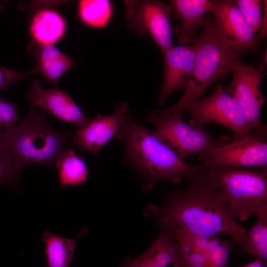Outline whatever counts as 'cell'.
Returning a JSON list of instances; mask_svg holds the SVG:
<instances>
[{
    "instance_id": "cell-1",
    "label": "cell",
    "mask_w": 267,
    "mask_h": 267,
    "mask_svg": "<svg viewBox=\"0 0 267 267\" xmlns=\"http://www.w3.org/2000/svg\"><path fill=\"white\" fill-rule=\"evenodd\" d=\"M190 182L185 189L167 193L162 205L149 206L145 216L156 217L160 226L205 236L226 235L234 244L241 245L247 229L232 217L225 196L208 168Z\"/></svg>"
},
{
    "instance_id": "cell-2",
    "label": "cell",
    "mask_w": 267,
    "mask_h": 267,
    "mask_svg": "<svg viewBox=\"0 0 267 267\" xmlns=\"http://www.w3.org/2000/svg\"><path fill=\"white\" fill-rule=\"evenodd\" d=\"M116 138L124 140L127 159L143 177L145 191L161 181L179 183L185 178L190 181L207 170L203 165L180 160L153 132L138 124L129 111Z\"/></svg>"
},
{
    "instance_id": "cell-3",
    "label": "cell",
    "mask_w": 267,
    "mask_h": 267,
    "mask_svg": "<svg viewBox=\"0 0 267 267\" xmlns=\"http://www.w3.org/2000/svg\"><path fill=\"white\" fill-rule=\"evenodd\" d=\"M2 134L14 164L21 171L28 165L55 166L72 132L54 130L47 123L45 113L30 110L20 124Z\"/></svg>"
},
{
    "instance_id": "cell-4",
    "label": "cell",
    "mask_w": 267,
    "mask_h": 267,
    "mask_svg": "<svg viewBox=\"0 0 267 267\" xmlns=\"http://www.w3.org/2000/svg\"><path fill=\"white\" fill-rule=\"evenodd\" d=\"M205 30L199 37L200 46L185 91L175 104L167 108L171 113L182 116L190 106L199 100L216 80L227 75L239 53L228 47L220 38L214 21L205 16Z\"/></svg>"
},
{
    "instance_id": "cell-5",
    "label": "cell",
    "mask_w": 267,
    "mask_h": 267,
    "mask_svg": "<svg viewBox=\"0 0 267 267\" xmlns=\"http://www.w3.org/2000/svg\"><path fill=\"white\" fill-rule=\"evenodd\" d=\"M227 201L232 217L246 221L252 214L267 216V169L256 171L241 168L207 167Z\"/></svg>"
},
{
    "instance_id": "cell-6",
    "label": "cell",
    "mask_w": 267,
    "mask_h": 267,
    "mask_svg": "<svg viewBox=\"0 0 267 267\" xmlns=\"http://www.w3.org/2000/svg\"><path fill=\"white\" fill-rule=\"evenodd\" d=\"M145 119L156 127L154 134L182 161L193 154H202L220 143L203 127L186 124L181 116L167 108L153 111Z\"/></svg>"
},
{
    "instance_id": "cell-7",
    "label": "cell",
    "mask_w": 267,
    "mask_h": 267,
    "mask_svg": "<svg viewBox=\"0 0 267 267\" xmlns=\"http://www.w3.org/2000/svg\"><path fill=\"white\" fill-rule=\"evenodd\" d=\"M189 124L202 128L205 124H217L230 130L234 139L252 137V130L234 98L221 84H217L210 95L191 104Z\"/></svg>"
},
{
    "instance_id": "cell-8",
    "label": "cell",
    "mask_w": 267,
    "mask_h": 267,
    "mask_svg": "<svg viewBox=\"0 0 267 267\" xmlns=\"http://www.w3.org/2000/svg\"><path fill=\"white\" fill-rule=\"evenodd\" d=\"M231 71L233 77L225 90L235 99L252 131L253 138L264 141L267 127L262 124L261 110L265 102L261 91V71L253 65L244 64L238 59L233 61Z\"/></svg>"
},
{
    "instance_id": "cell-9",
    "label": "cell",
    "mask_w": 267,
    "mask_h": 267,
    "mask_svg": "<svg viewBox=\"0 0 267 267\" xmlns=\"http://www.w3.org/2000/svg\"><path fill=\"white\" fill-rule=\"evenodd\" d=\"M128 27L142 36L149 33L162 52L173 45L171 26L172 5L158 0L124 1Z\"/></svg>"
},
{
    "instance_id": "cell-10",
    "label": "cell",
    "mask_w": 267,
    "mask_h": 267,
    "mask_svg": "<svg viewBox=\"0 0 267 267\" xmlns=\"http://www.w3.org/2000/svg\"><path fill=\"white\" fill-rule=\"evenodd\" d=\"M199 160L207 167L226 166L267 168V144L252 137L220 143L199 154Z\"/></svg>"
},
{
    "instance_id": "cell-11",
    "label": "cell",
    "mask_w": 267,
    "mask_h": 267,
    "mask_svg": "<svg viewBox=\"0 0 267 267\" xmlns=\"http://www.w3.org/2000/svg\"><path fill=\"white\" fill-rule=\"evenodd\" d=\"M211 1V9L219 35L223 42L239 53L256 47V33L246 21L234 1Z\"/></svg>"
},
{
    "instance_id": "cell-12",
    "label": "cell",
    "mask_w": 267,
    "mask_h": 267,
    "mask_svg": "<svg viewBox=\"0 0 267 267\" xmlns=\"http://www.w3.org/2000/svg\"><path fill=\"white\" fill-rule=\"evenodd\" d=\"M27 95L31 108H41L79 128L89 119L66 92L58 88L44 89L38 80H33Z\"/></svg>"
},
{
    "instance_id": "cell-13",
    "label": "cell",
    "mask_w": 267,
    "mask_h": 267,
    "mask_svg": "<svg viewBox=\"0 0 267 267\" xmlns=\"http://www.w3.org/2000/svg\"><path fill=\"white\" fill-rule=\"evenodd\" d=\"M199 39L192 45L175 46L163 52L165 66L164 82L158 99L162 105L168 96L174 91L185 89L191 77L197 51Z\"/></svg>"
},
{
    "instance_id": "cell-14",
    "label": "cell",
    "mask_w": 267,
    "mask_h": 267,
    "mask_svg": "<svg viewBox=\"0 0 267 267\" xmlns=\"http://www.w3.org/2000/svg\"><path fill=\"white\" fill-rule=\"evenodd\" d=\"M124 102L116 106L115 112L105 115H97L76 132L73 142L83 150L96 153L114 136L116 138L124 117L129 111Z\"/></svg>"
},
{
    "instance_id": "cell-15",
    "label": "cell",
    "mask_w": 267,
    "mask_h": 267,
    "mask_svg": "<svg viewBox=\"0 0 267 267\" xmlns=\"http://www.w3.org/2000/svg\"><path fill=\"white\" fill-rule=\"evenodd\" d=\"M175 16L180 23L175 32L179 42L183 45L197 42L195 31L200 26H204L205 14L211 11V1L209 0H173L171 1Z\"/></svg>"
},
{
    "instance_id": "cell-16",
    "label": "cell",
    "mask_w": 267,
    "mask_h": 267,
    "mask_svg": "<svg viewBox=\"0 0 267 267\" xmlns=\"http://www.w3.org/2000/svg\"><path fill=\"white\" fill-rule=\"evenodd\" d=\"M66 30L64 18L56 11L44 9L33 17L30 25V33L41 46L53 45L64 36Z\"/></svg>"
},
{
    "instance_id": "cell-17",
    "label": "cell",
    "mask_w": 267,
    "mask_h": 267,
    "mask_svg": "<svg viewBox=\"0 0 267 267\" xmlns=\"http://www.w3.org/2000/svg\"><path fill=\"white\" fill-rule=\"evenodd\" d=\"M87 231L84 228L74 239L66 238L46 230L42 241L44 244V253L48 267H68L71 262L78 239Z\"/></svg>"
},
{
    "instance_id": "cell-18",
    "label": "cell",
    "mask_w": 267,
    "mask_h": 267,
    "mask_svg": "<svg viewBox=\"0 0 267 267\" xmlns=\"http://www.w3.org/2000/svg\"><path fill=\"white\" fill-rule=\"evenodd\" d=\"M55 166L58 173L59 183L62 187L81 185L88 180L87 164L72 148L64 150Z\"/></svg>"
},
{
    "instance_id": "cell-19",
    "label": "cell",
    "mask_w": 267,
    "mask_h": 267,
    "mask_svg": "<svg viewBox=\"0 0 267 267\" xmlns=\"http://www.w3.org/2000/svg\"><path fill=\"white\" fill-rule=\"evenodd\" d=\"M78 13L85 25L102 28L107 25L112 17V4L108 0H80L78 2Z\"/></svg>"
},
{
    "instance_id": "cell-20",
    "label": "cell",
    "mask_w": 267,
    "mask_h": 267,
    "mask_svg": "<svg viewBox=\"0 0 267 267\" xmlns=\"http://www.w3.org/2000/svg\"><path fill=\"white\" fill-rule=\"evenodd\" d=\"M241 246L242 253L253 255L267 263V216L257 217L252 228L247 230Z\"/></svg>"
},
{
    "instance_id": "cell-21",
    "label": "cell",
    "mask_w": 267,
    "mask_h": 267,
    "mask_svg": "<svg viewBox=\"0 0 267 267\" xmlns=\"http://www.w3.org/2000/svg\"><path fill=\"white\" fill-rule=\"evenodd\" d=\"M3 131L0 129V188L14 186L19 180L20 173L4 141Z\"/></svg>"
},
{
    "instance_id": "cell-22",
    "label": "cell",
    "mask_w": 267,
    "mask_h": 267,
    "mask_svg": "<svg viewBox=\"0 0 267 267\" xmlns=\"http://www.w3.org/2000/svg\"><path fill=\"white\" fill-rule=\"evenodd\" d=\"M72 65V60L63 53L58 58L38 63L36 67L39 72L42 73L48 81L56 84Z\"/></svg>"
},
{
    "instance_id": "cell-23",
    "label": "cell",
    "mask_w": 267,
    "mask_h": 267,
    "mask_svg": "<svg viewBox=\"0 0 267 267\" xmlns=\"http://www.w3.org/2000/svg\"><path fill=\"white\" fill-rule=\"evenodd\" d=\"M246 21L255 33L261 31L263 17L261 14V1L259 0H234Z\"/></svg>"
},
{
    "instance_id": "cell-24",
    "label": "cell",
    "mask_w": 267,
    "mask_h": 267,
    "mask_svg": "<svg viewBox=\"0 0 267 267\" xmlns=\"http://www.w3.org/2000/svg\"><path fill=\"white\" fill-rule=\"evenodd\" d=\"M235 245L230 240L214 235L212 241L208 267H226L230 251Z\"/></svg>"
},
{
    "instance_id": "cell-25",
    "label": "cell",
    "mask_w": 267,
    "mask_h": 267,
    "mask_svg": "<svg viewBox=\"0 0 267 267\" xmlns=\"http://www.w3.org/2000/svg\"><path fill=\"white\" fill-rule=\"evenodd\" d=\"M18 118L15 104L0 97V129L5 130L14 126Z\"/></svg>"
},
{
    "instance_id": "cell-26",
    "label": "cell",
    "mask_w": 267,
    "mask_h": 267,
    "mask_svg": "<svg viewBox=\"0 0 267 267\" xmlns=\"http://www.w3.org/2000/svg\"><path fill=\"white\" fill-rule=\"evenodd\" d=\"M120 267H157L154 244L153 243L145 252L136 258L127 257Z\"/></svg>"
},
{
    "instance_id": "cell-27",
    "label": "cell",
    "mask_w": 267,
    "mask_h": 267,
    "mask_svg": "<svg viewBox=\"0 0 267 267\" xmlns=\"http://www.w3.org/2000/svg\"><path fill=\"white\" fill-rule=\"evenodd\" d=\"M37 72L36 67L26 72H19L0 66V91L14 82Z\"/></svg>"
},
{
    "instance_id": "cell-28",
    "label": "cell",
    "mask_w": 267,
    "mask_h": 267,
    "mask_svg": "<svg viewBox=\"0 0 267 267\" xmlns=\"http://www.w3.org/2000/svg\"><path fill=\"white\" fill-rule=\"evenodd\" d=\"M243 267H267V263L261 260L256 259L254 261Z\"/></svg>"
}]
</instances>
